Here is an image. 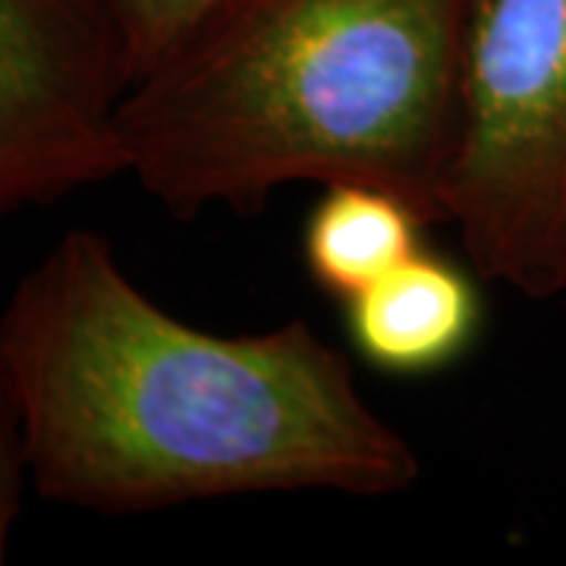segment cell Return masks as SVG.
Listing matches in <instances>:
<instances>
[{"label":"cell","instance_id":"7a4b0ae2","mask_svg":"<svg viewBox=\"0 0 566 566\" xmlns=\"http://www.w3.org/2000/svg\"><path fill=\"white\" fill-rule=\"evenodd\" d=\"M465 0H214L120 104L126 174L174 218L365 182L447 223Z\"/></svg>","mask_w":566,"mask_h":566},{"label":"cell","instance_id":"5b68a950","mask_svg":"<svg viewBox=\"0 0 566 566\" xmlns=\"http://www.w3.org/2000/svg\"><path fill=\"white\" fill-rule=\"evenodd\" d=\"M344 305L359 359L400 378L457 363L482 327V300L469 274L422 249Z\"/></svg>","mask_w":566,"mask_h":566},{"label":"cell","instance_id":"52a82bcc","mask_svg":"<svg viewBox=\"0 0 566 566\" xmlns=\"http://www.w3.org/2000/svg\"><path fill=\"white\" fill-rule=\"evenodd\" d=\"M133 44L136 82L161 63L214 0H117ZM133 82V85H136Z\"/></svg>","mask_w":566,"mask_h":566},{"label":"cell","instance_id":"277c9868","mask_svg":"<svg viewBox=\"0 0 566 566\" xmlns=\"http://www.w3.org/2000/svg\"><path fill=\"white\" fill-rule=\"evenodd\" d=\"M133 82L117 0H0V218L126 174Z\"/></svg>","mask_w":566,"mask_h":566},{"label":"cell","instance_id":"8992f818","mask_svg":"<svg viewBox=\"0 0 566 566\" xmlns=\"http://www.w3.org/2000/svg\"><path fill=\"white\" fill-rule=\"evenodd\" d=\"M422 227L428 223L387 189L365 182L324 186L303 233L308 277L327 296L349 303L422 249Z\"/></svg>","mask_w":566,"mask_h":566},{"label":"cell","instance_id":"ba28073f","mask_svg":"<svg viewBox=\"0 0 566 566\" xmlns=\"http://www.w3.org/2000/svg\"><path fill=\"white\" fill-rule=\"evenodd\" d=\"M25 482H32V472H29V450H25L20 409L10 387L0 378V566L7 564L10 532L20 516Z\"/></svg>","mask_w":566,"mask_h":566},{"label":"cell","instance_id":"3957f363","mask_svg":"<svg viewBox=\"0 0 566 566\" xmlns=\"http://www.w3.org/2000/svg\"><path fill=\"white\" fill-rule=\"evenodd\" d=\"M447 223L479 277L566 293V0H465Z\"/></svg>","mask_w":566,"mask_h":566},{"label":"cell","instance_id":"6da1fadb","mask_svg":"<svg viewBox=\"0 0 566 566\" xmlns=\"http://www.w3.org/2000/svg\"><path fill=\"white\" fill-rule=\"evenodd\" d=\"M0 378L44 501L104 516L237 494L390 497L419 457L312 324L211 334L145 296L98 230H70L0 315Z\"/></svg>","mask_w":566,"mask_h":566}]
</instances>
